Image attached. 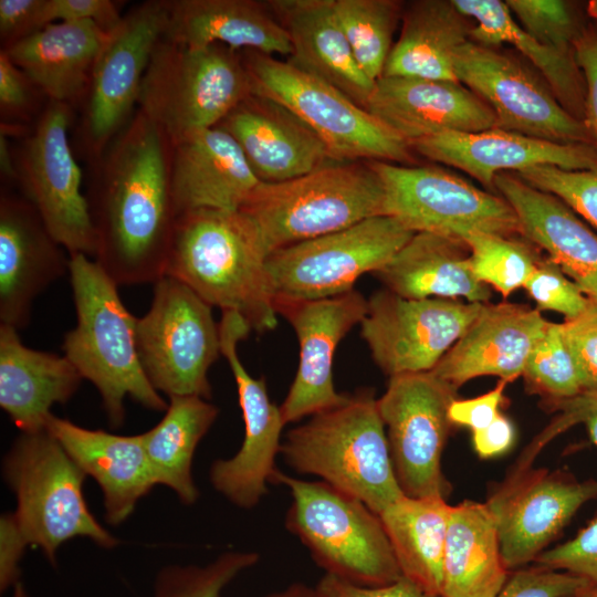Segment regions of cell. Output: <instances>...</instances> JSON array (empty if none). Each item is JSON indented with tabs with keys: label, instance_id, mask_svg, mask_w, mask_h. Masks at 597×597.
I'll use <instances>...</instances> for the list:
<instances>
[{
	"label": "cell",
	"instance_id": "17",
	"mask_svg": "<svg viewBox=\"0 0 597 597\" xmlns=\"http://www.w3.org/2000/svg\"><path fill=\"white\" fill-rule=\"evenodd\" d=\"M221 355L234 377L244 422V438L230 459L216 460L209 471L212 486L232 504L251 509L268 493L276 471L284 427L281 409L271 401L264 377H252L238 355V344L252 331L237 312H222L219 322Z\"/></svg>",
	"mask_w": 597,
	"mask_h": 597
},
{
	"label": "cell",
	"instance_id": "10",
	"mask_svg": "<svg viewBox=\"0 0 597 597\" xmlns=\"http://www.w3.org/2000/svg\"><path fill=\"white\" fill-rule=\"evenodd\" d=\"M135 339L158 392L211 398L208 371L221 355L219 323L212 306L189 286L171 276L158 279L149 310L136 317Z\"/></svg>",
	"mask_w": 597,
	"mask_h": 597
},
{
	"label": "cell",
	"instance_id": "8",
	"mask_svg": "<svg viewBox=\"0 0 597 597\" xmlns=\"http://www.w3.org/2000/svg\"><path fill=\"white\" fill-rule=\"evenodd\" d=\"M251 95L240 51L214 43L187 48L163 38L142 80L139 112L175 142L218 126Z\"/></svg>",
	"mask_w": 597,
	"mask_h": 597
},
{
	"label": "cell",
	"instance_id": "12",
	"mask_svg": "<svg viewBox=\"0 0 597 597\" xmlns=\"http://www.w3.org/2000/svg\"><path fill=\"white\" fill-rule=\"evenodd\" d=\"M415 234L390 216H376L346 229L272 252L266 261L275 298L321 300L354 290L376 273Z\"/></svg>",
	"mask_w": 597,
	"mask_h": 597
},
{
	"label": "cell",
	"instance_id": "22",
	"mask_svg": "<svg viewBox=\"0 0 597 597\" xmlns=\"http://www.w3.org/2000/svg\"><path fill=\"white\" fill-rule=\"evenodd\" d=\"M410 148L432 161L467 172L494 193V178L500 172H519L537 165L569 170L597 168L595 145L559 144L501 128L442 133L413 142Z\"/></svg>",
	"mask_w": 597,
	"mask_h": 597
},
{
	"label": "cell",
	"instance_id": "51",
	"mask_svg": "<svg viewBox=\"0 0 597 597\" xmlns=\"http://www.w3.org/2000/svg\"><path fill=\"white\" fill-rule=\"evenodd\" d=\"M574 56L585 80L584 122L597 147V27L585 25L575 42Z\"/></svg>",
	"mask_w": 597,
	"mask_h": 597
},
{
	"label": "cell",
	"instance_id": "5",
	"mask_svg": "<svg viewBox=\"0 0 597 597\" xmlns=\"http://www.w3.org/2000/svg\"><path fill=\"white\" fill-rule=\"evenodd\" d=\"M269 255L282 248L385 214V191L368 161H329L281 182H262L239 209Z\"/></svg>",
	"mask_w": 597,
	"mask_h": 597
},
{
	"label": "cell",
	"instance_id": "43",
	"mask_svg": "<svg viewBox=\"0 0 597 597\" xmlns=\"http://www.w3.org/2000/svg\"><path fill=\"white\" fill-rule=\"evenodd\" d=\"M519 25L538 42L566 53L574 45L585 25L572 2L564 0H506Z\"/></svg>",
	"mask_w": 597,
	"mask_h": 597
},
{
	"label": "cell",
	"instance_id": "24",
	"mask_svg": "<svg viewBox=\"0 0 597 597\" xmlns=\"http://www.w3.org/2000/svg\"><path fill=\"white\" fill-rule=\"evenodd\" d=\"M525 304L484 303L459 341L431 370L459 389L481 376L509 383L522 376L527 358L549 325Z\"/></svg>",
	"mask_w": 597,
	"mask_h": 597
},
{
	"label": "cell",
	"instance_id": "15",
	"mask_svg": "<svg viewBox=\"0 0 597 597\" xmlns=\"http://www.w3.org/2000/svg\"><path fill=\"white\" fill-rule=\"evenodd\" d=\"M484 303L406 298L387 289L368 298L360 335L389 378L431 371L479 315Z\"/></svg>",
	"mask_w": 597,
	"mask_h": 597
},
{
	"label": "cell",
	"instance_id": "35",
	"mask_svg": "<svg viewBox=\"0 0 597 597\" xmlns=\"http://www.w3.org/2000/svg\"><path fill=\"white\" fill-rule=\"evenodd\" d=\"M507 570L486 503L467 500L451 505L440 597H496Z\"/></svg>",
	"mask_w": 597,
	"mask_h": 597
},
{
	"label": "cell",
	"instance_id": "54",
	"mask_svg": "<svg viewBox=\"0 0 597 597\" xmlns=\"http://www.w3.org/2000/svg\"><path fill=\"white\" fill-rule=\"evenodd\" d=\"M43 4L44 0H0V33L7 45L43 28Z\"/></svg>",
	"mask_w": 597,
	"mask_h": 597
},
{
	"label": "cell",
	"instance_id": "26",
	"mask_svg": "<svg viewBox=\"0 0 597 597\" xmlns=\"http://www.w3.org/2000/svg\"><path fill=\"white\" fill-rule=\"evenodd\" d=\"M170 143L176 217L197 209L237 211L260 182L237 140L219 126Z\"/></svg>",
	"mask_w": 597,
	"mask_h": 597
},
{
	"label": "cell",
	"instance_id": "3",
	"mask_svg": "<svg viewBox=\"0 0 597 597\" xmlns=\"http://www.w3.org/2000/svg\"><path fill=\"white\" fill-rule=\"evenodd\" d=\"M69 273L76 325L64 335V356L97 389L109 426L123 425L126 397L165 411L168 402L151 386L139 360L136 317L124 305L118 284L84 254L70 255Z\"/></svg>",
	"mask_w": 597,
	"mask_h": 597
},
{
	"label": "cell",
	"instance_id": "4",
	"mask_svg": "<svg viewBox=\"0 0 597 597\" xmlns=\"http://www.w3.org/2000/svg\"><path fill=\"white\" fill-rule=\"evenodd\" d=\"M285 463L365 503L376 514L405 495L391 462L371 389H360L293 429L281 443Z\"/></svg>",
	"mask_w": 597,
	"mask_h": 597
},
{
	"label": "cell",
	"instance_id": "19",
	"mask_svg": "<svg viewBox=\"0 0 597 597\" xmlns=\"http://www.w3.org/2000/svg\"><path fill=\"white\" fill-rule=\"evenodd\" d=\"M274 306L292 325L300 345L295 378L280 406L286 425L335 407L346 398L334 386V355L346 334L364 320L368 300L352 290L321 300L275 298Z\"/></svg>",
	"mask_w": 597,
	"mask_h": 597
},
{
	"label": "cell",
	"instance_id": "58",
	"mask_svg": "<svg viewBox=\"0 0 597 597\" xmlns=\"http://www.w3.org/2000/svg\"><path fill=\"white\" fill-rule=\"evenodd\" d=\"M266 597H329L317 586L310 587L301 583L290 585L283 590L272 593Z\"/></svg>",
	"mask_w": 597,
	"mask_h": 597
},
{
	"label": "cell",
	"instance_id": "34",
	"mask_svg": "<svg viewBox=\"0 0 597 597\" xmlns=\"http://www.w3.org/2000/svg\"><path fill=\"white\" fill-rule=\"evenodd\" d=\"M474 21L452 0H418L405 4L401 29L383 76L458 81L455 51L471 40Z\"/></svg>",
	"mask_w": 597,
	"mask_h": 597
},
{
	"label": "cell",
	"instance_id": "20",
	"mask_svg": "<svg viewBox=\"0 0 597 597\" xmlns=\"http://www.w3.org/2000/svg\"><path fill=\"white\" fill-rule=\"evenodd\" d=\"M168 17V2L148 1L108 32L91 78L87 132L94 149L103 148L128 118Z\"/></svg>",
	"mask_w": 597,
	"mask_h": 597
},
{
	"label": "cell",
	"instance_id": "61",
	"mask_svg": "<svg viewBox=\"0 0 597 597\" xmlns=\"http://www.w3.org/2000/svg\"><path fill=\"white\" fill-rule=\"evenodd\" d=\"M588 14L597 21V0H591L587 4Z\"/></svg>",
	"mask_w": 597,
	"mask_h": 597
},
{
	"label": "cell",
	"instance_id": "1",
	"mask_svg": "<svg viewBox=\"0 0 597 597\" xmlns=\"http://www.w3.org/2000/svg\"><path fill=\"white\" fill-rule=\"evenodd\" d=\"M171 143L138 112L115 139L101 182L87 199L95 261L118 285L165 275L176 213L170 191Z\"/></svg>",
	"mask_w": 597,
	"mask_h": 597
},
{
	"label": "cell",
	"instance_id": "59",
	"mask_svg": "<svg viewBox=\"0 0 597 597\" xmlns=\"http://www.w3.org/2000/svg\"><path fill=\"white\" fill-rule=\"evenodd\" d=\"M0 167L3 175L9 178H17L18 174L15 172L13 159L10 154L9 145L7 138L1 135L0 138Z\"/></svg>",
	"mask_w": 597,
	"mask_h": 597
},
{
	"label": "cell",
	"instance_id": "30",
	"mask_svg": "<svg viewBox=\"0 0 597 597\" xmlns=\"http://www.w3.org/2000/svg\"><path fill=\"white\" fill-rule=\"evenodd\" d=\"M82 376L66 356L25 346L0 324V407L21 432L46 430L55 404H66Z\"/></svg>",
	"mask_w": 597,
	"mask_h": 597
},
{
	"label": "cell",
	"instance_id": "39",
	"mask_svg": "<svg viewBox=\"0 0 597 597\" xmlns=\"http://www.w3.org/2000/svg\"><path fill=\"white\" fill-rule=\"evenodd\" d=\"M405 4L397 0H334L341 28L362 71L379 80Z\"/></svg>",
	"mask_w": 597,
	"mask_h": 597
},
{
	"label": "cell",
	"instance_id": "48",
	"mask_svg": "<svg viewBox=\"0 0 597 597\" xmlns=\"http://www.w3.org/2000/svg\"><path fill=\"white\" fill-rule=\"evenodd\" d=\"M562 326L583 390H597V302L590 300L578 316L565 320Z\"/></svg>",
	"mask_w": 597,
	"mask_h": 597
},
{
	"label": "cell",
	"instance_id": "29",
	"mask_svg": "<svg viewBox=\"0 0 597 597\" xmlns=\"http://www.w3.org/2000/svg\"><path fill=\"white\" fill-rule=\"evenodd\" d=\"M266 4L290 36L292 53L286 61L366 109L376 82L357 64L334 0H271Z\"/></svg>",
	"mask_w": 597,
	"mask_h": 597
},
{
	"label": "cell",
	"instance_id": "41",
	"mask_svg": "<svg viewBox=\"0 0 597 597\" xmlns=\"http://www.w3.org/2000/svg\"><path fill=\"white\" fill-rule=\"evenodd\" d=\"M522 376L528 392L540 395L548 407L584 391L562 323H549L533 347Z\"/></svg>",
	"mask_w": 597,
	"mask_h": 597
},
{
	"label": "cell",
	"instance_id": "36",
	"mask_svg": "<svg viewBox=\"0 0 597 597\" xmlns=\"http://www.w3.org/2000/svg\"><path fill=\"white\" fill-rule=\"evenodd\" d=\"M464 15L474 21L471 41L514 46L546 81L561 105L575 118H585V80L574 53L547 46L515 21L505 1L452 0ZM585 123V122H584Z\"/></svg>",
	"mask_w": 597,
	"mask_h": 597
},
{
	"label": "cell",
	"instance_id": "16",
	"mask_svg": "<svg viewBox=\"0 0 597 597\" xmlns=\"http://www.w3.org/2000/svg\"><path fill=\"white\" fill-rule=\"evenodd\" d=\"M70 111L52 102L28 140L19 174L29 200L53 239L70 255H96L97 240L82 171L69 143Z\"/></svg>",
	"mask_w": 597,
	"mask_h": 597
},
{
	"label": "cell",
	"instance_id": "44",
	"mask_svg": "<svg viewBox=\"0 0 597 597\" xmlns=\"http://www.w3.org/2000/svg\"><path fill=\"white\" fill-rule=\"evenodd\" d=\"M514 174L530 186L557 197L597 227V168L569 170L537 165Z\"/></svg>",
	"mask_w": 597,
	"mask_h": 597
},
{
	"label": "cell",
	"instance_id": "45",
	"mask_svg": "<svg viewBox=\"0 0 597 597\" xmlns=\"http://www.w3.org/2000/svg\"><path fill=\"white\" fill-rule=\"evenodd\" d=\"M523 289L541 311H554L565 320L578 316L589 304V298L562 269L548 256H542Z\"/></svg>",
	"mask_w": 597,
	"mask_h": 597
},
{
	"label": "cell",
	"instance_id": "56",
	"mask_svg": "<svg viewBox=\"0 0 597 597\" xmlns=\"http://www.w3.org/2000/svg\"><path fill=\"white\" fill-rule=\"evenodd\" d=\"M28 76L11 61L4 50L0 52V104L2 111H19L29 101Z\"/></svg>",
	"mask_w": 597,
	"mask_h": 597
},
{
	"label": "cell",
	"instance_id": "32",
	"mask_svg": "<svg viewBox=\"0 0 597 597\" xmlns=\"http://www.w3.org/2000/svg\"><path fill=\"white\" fill-rule=\"evenodd\" d=\"M107 34L90 20L53 22L2 50L52 102L66 104L91 84Z\"/></svg>",
	"mask_w": 597,
	"mask_h": 597
},
{
	"label": "cell",
	"instance_id": "53",
	"mask_svg": "<svg viewBox=\"0 0 597 597\" xmlns=\"http://www.w3.org/2000/svg\"><path fill=\"white\" fill-rule=\"evenodd\" d=\"M317 587L329 597H434L405 576L388 585L368 587L325 574Z\"/></svg>",
	"mask_w": 597,
	"mask_h": 597
},
{
	"label": "cell",
	"instance_id": "13",
	"mask_svg": "<svg viewBox=\"0 0 597 597\" xmlns=\"http://www.w3.org/2000/svg\"><path fill=\"white\" fill-rule=\"evenodd\" d=\"M458 389L432 371L389 378L377 398L397 481L407 496H442L449 492L441 458L453 426L449 408Z\"/></svg>",
	"mask_w": 597,
	"mask_h": 597
},
{
	"label": "cell",
	"instance_id": "38",
	"mask_svg": "<svg viewBox=\"0 0 597 597\" xmlns=\"http://www.w3.org/2000/svg\"><path fill=\"white\" fill-rule=\"evenodd\" d=\"M218 415V407L208 399L172 396L161 420L142 433L156 484L171 489L182 504L191 505L199 498L193 454Z\"/></svg>",
	"mask_w": 597,
	"mask_h": 597
},
{
	"label": "cell",
	"instance_id": "27",
	"mask_svg": "<svg viewBox=\"0 0 597 597\" xmlns=\"http://www.w3.org/2000/svg\"><path fill=\"white\" fill-rule=\"evenodd\" d=\"M46 430L103 493L105 519L119 525L134 512L156 481L144 447L143 434L122 436L87 429L53 413Z\"/></svg>",
	"mask_w": 597,
	"mask_h": 597
},
{
	"label": "cell",
	"instance_id": "49",
	"mask_svg": "<svg viewBox=\"0 0 597 597\" xmlns=\"http://www.w3.org/2000/svg\"><path fill=\"white\" fill-rule=\"evenodd\" d=\"M41 18L43 27L53 22L90 20L105 32L113 30L122 20L109 0H44Z\"/></svg>",
	"mask_w": 597,
	"mask_h": 597
},
{
	"label": "cell",
	"instance_id": "25",
	"mask_svg": "<svg viewBox=\"0 0 597 597\" xmlns=\"http://www.w3.org/2000/svg\"><path fill=\"white\" fill-rule=\"evenodd\" d=\"M241 147L262 182H281L334 160L320 137L282 104L255 94L218 125Z\"/></svg>",
	"mask_w": 597,
	"mask_h": 597
},
{
	"label": "cell",
	"instance_id": "11",
	"mask_svg": "<svg viewBox=\"0 0 597 597\" xmlns=\"http://www.w3.org/2000/svg\"><path fill=\"white\" fill-rule=\"evenodd\" d=\"M385 191V214L412 232L465 239L475 233L522 237L519 218L500 195L439 166L368 161Z\"/></svg>",
	"mask_w": 597,
	"mask_h": 597
},
{
	"label": "cell",
	"instance_id": "2",
	"mask_svg": "<svg viewBox=\"0 0 597 597\" xmlns=\"http://www.w3.org/2000/svg\"><path fill=\"white\" fill-rule=\"evenodd\" d=\"M268 258L256 224L242 211L197 209L176 218L165 275L265 333L277 324Z\"/></svg>",
	"mask_w": 597,
	"mask_h": 597
},
{
	"label": "cell",
	"instance_id": "40",
	"mask_svg": "<svg viewBox=\"0 0 597 597\" xmlns=\"http://www.w3.org/2000/svg\"><path fill=\"white\" fill-rule=\"evenodd\" d=\"M464 241L470 248L471 269L478 281L503 297L523 287L542 255L524 237L475 233Z\"/></svg>",
	"mask_w": 597,
	"mask_h": 597
},
{
	"label": "cell",
	"instance_id": "21",
	"mask_svg": "<svg viewBox=\"0 0 597 597\" xmlns=\"http://www.w3.org/2000/svg\"><path fill=\"white\" fill-rule=\"evenodd\" d=\"M366 111L409 146L442 133H478L496 127L490 106L459 81L381 76Z\"/></svg>",
	"mask_w": 597,
	"mask_h": 597
},
{
	"label": "cell",
	"instance_id": "6",
	"mask_svg": "<svg viewBox=\"0 0 597 597\" xmlns=\"http://www.w3.org/2000/svg\"><path fill=\"white\" fill-rule=\"evenodd\" d=\"M2 473L17 499L13 515L22 535L51 564L60 546L74 537H87L103 548L118 544L87 507V475L48 430L21 432L3 458Z\"/></svg>",
	"mask_w": 597,
	"mask_h": 597
},
{
	"label": "cell",
	"instance_id": "46",
	"mask_svg": "<svg viewBox=\"0 0 597 597\" xmlns=\"http://www.w3.org/2000/svg\"><path fill=\"white\" fill-rule=\"evenodd\" d=\"M535 563L580 576L597 586V513L574 537L545 549Z\"/></svg>",
	"mask_w": 597,
	"mask_h": 597
},
{
	"label": "cell",
	"instance_id": "33",
	"mask_svg": "<svg viewBox=\"0 0 597 597\" xmlns=\"http://www.w3.org/2000/svg\"><path fill=\"white\" fill-rule=\"evenodd\" d=\"M375 276L385 287L406 298L463 297L488 303L490 286L474 276L470 248L460 238L416 232Z\"/></svg>",
	"mask_w": 597,
	"mask_h": 597
},
{
	"label": "cell",
	"instance_id": "50",
	"mask_svg": "<svg viewBox=\"0 0 597 597\" xmlns=\"http://www.w3.org/2000/svg\"><path fill=\"white\" fill-rule=\"evenodd\" d=\"M549 408L559 411V415L540 437V441L535 442L537 447L578 423L585 426L590 441L597 447V390L583 391L578 396L559 401Z\"/></svg>",
	"mask_w": 597,
	"mask_h": 597
},
{
	"label": "cell",
	"instance_id": "47",
	"mask_svg": "<svg viewBox=\"0 0 597 597\" xmlns=\"http://www.w3.org/2000/svg\"><path fill=\"white\" fill-rule=\"evenodd\" d=\"M589 585L580 576L537 565L514 573L496 597H577Z\"/></svg>",
	"mask_w": 597,
	"mask_h": 597
},
{
	"label": "cell",
	"instance_id": "52",
	"mask_svg": "<svg viewBox=\"0 0 597 597\" xmlns=\"http://www.w3.org/2000/svg\"><path fill=\"white\" fill-rule=\"evenodd\" d=\"M509 381L500 379L492 390L470 399H455L449 408L452 425L468 427L472 432L490 426L501 413L504 390Z\"/></svg>",
	"mask_w": 597,
	"mask_h": 597
},
{
	"label": "cell",
	"instance_id": "37",
	"mask_svg": "<svg viewBox=\"0 0 597 597\" xmlns=\"http://www.w3.org/2000/svg\"><path fill=\"white\" fill-rule=\"evenodd\" d=\"M450 509L442 496L404 495L379 514L402 576L434 597L442 588Z\"/></svg>",
	"mask_w": 597,
	"mask_h": 597
},
{
	"label": "cell",
	"instance_id": "9",
	"mask_svg": "<svg viewBox=\"0 0 597 597\" xmlns=\"http://www.w3.org/2000/svg\"><path fill=\"white\" fill-rule=\"evenodd\" d=\"M251 94L294 113L324 143L336 161L413 163L409 144L331 84L287 61L240 51Z\"/></svg>",
	"mask_w": 597,
	"mask_h": 597
},
{
	"label": "cell",
	"instance_id": "55",
	"mask_svg": "<svg viewBox=\"0 0 597 597\" xmlns=\"http://www.w3.org/2000/svg\"><path fill=\"white\" fill-rule=\"evenodd\" d=\"M28 542L22 535L13 513L0 519V590L14 585L20 576L19 562Z\"/></svg>",
	"mask_w": 597,
	"mask_h": 597
},
{
	"label": "cell",
	"instance_id": "18",
	"mask_svg": "<svg viewBox=\"0 0 597 597\" xmlns=\"http://www.w3.org/2000/svg\"><path fill=\"white\" fill-rule=\"evenodd\" d=\"M597 498V479L565 471H512L485 502L498 526L507 569L535 562L577 511Z\"/></svg>",
	"mask_w": 597,
	"mask_h": 597
},
{
	"label": "cell",
	"instance_id": "28",
	"mask_svg": "<svg viewBox=\"0 0 597 597\" xmlns=\"http://www.w3.org/2000/svg\"><path fill=\"white\" fill-rule=\"evenodd\" d=\"M494 189L514 209L522 237L547 252L562 271L597 302V234L557 197L514 172H500Z\"/></svg>",
	"mask_w": 597,
	"mask_h": 597
},
{
	"label": "cell",
	"instance_id": "23",
	"mask_svg": "<svg viewBox=\"0 0 597 597\" xmlns=\"http://www.w3.org/2000/svg\"><path fill=\"white\" fill-rule=\"evenodd\" d=\"M69 271V260L33 205L4 195L0 202V324L17 329L35 298Z\"/></svg>",
	"mask_w": 597,
	"mask_h": 597
},
{
	"label": "cell",
	"instance_id": "7",
	"mask_svg": "<svg viewBox=\"0 0 597 597\" xmlns=\"http://www.w3.org/2000/svg\"><path fill=\"white\" fill-rule=\"evenodd\" d=\"M271 481L290 490L285 526L326 574L368 587L402 577L379 515L360 500L324 481L292 478L277 469Z\"/></svg>",
	"mask_w": 597,
	"mask_h": 597
},
{
	"label": "cell",
	"instance_id": "60",
	"mask_svg": "<svg viewBox=\"0 0 597 597\" xmlns=\"http://www.w3.org/2000/svg\"><path fill=\"white\" fill-rule=\"evenodd\" d=\"M577 597H597V586L589 585Z\"/></svg>",
	"mask_w": 597,
	"mask_h": 597
},
{
	"label": "cell",
	"instance_id": "57",
	"mask_svg": "<svg viewBox=\"0 0 597 597\" xmlns=\"http://www.w3.org/2000/svg\"><path fill=\"white\" fill-rule=\"evenodd\" d=\"M514 436L512 422L501 412L490 426L472 432L473 447L480 458H493L511 448Z\"/></svg>",
	"mask_w": 597,
	"mask_h": 597
},
{
	"label": "cell",
	"instance_id": "14",
	"mask_svg": "<svg viewBox=\"0 0 597 597\" xmlns=\"http://www.w3.org/2000/svg\"><path fill=\"white\" fill-rule=\"evenodd\" d=\"M453 70L493 111L495 128L559 144L595 145L586 124L561 105L536 70L512 53L470 40L455 51Z\"/></svg>",
	"mask_w": 597,
	"mask_h": 597
},
{
	"label": "cell",
	"instance_id": "31",
	"mask_svg": "<svg viewBox=\"0 0 597 597\" xmlns=\"http://www.w3.org/2000/svg\"><path fill=\"white\" fill-rule=\"evenodd\" d=\"M167 40L187 48L224 44L237 51L290 56L292 45L266 1L177 0L168 2Z\"/></svg>",
	"mask_w": 597,
	"mask_h": 597
},
{
	"label": "cell",
	"instance_id": "42",
	"mask_svg": "<svg viewBox=\"0 0 597 597\" xmlns=\"http://www.w3.org/2000/svg\"><path fill=\"white\" fill-rule=\"evenodd\" d=\"M259 558L254 552H227L205 566H166L150 597H221L223 588Z\"/></svg>",
	"mask_w": 597,
	"mask_h": 597
}]
</instances>
